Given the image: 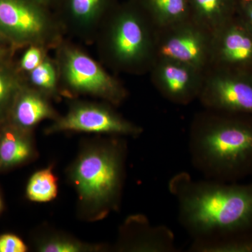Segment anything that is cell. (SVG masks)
<instances>
[{
    "label": "cell",
    "instance_id": "1",
    "mask_svg": "<svg viewBox=\"0 0 252 252\" xmlns=\"http://www.w3.org/2000/svg\"><path fill=\"white\" fill-rule=\"evenodd\" d=\"M168 187L177 200L179 223L192 243L252 233V182L195 180L180 172Z\"/></svg>",
    "mask_w": 252,
    "mask_h": 252
},
{
    "label": "cell",
    "instance_id": "2",
    "mask_svg": "<svg viewBox=\"0 0 252 252\" xmlns=\"http://www.w3.org/2000/svg\"><path fill=\"white\" fill-rule=\"evenodd\" d=\"M190 161L204 178L238 182L252 175V115L203 108L189 132Z\"/></svg>",
    "mask_w": 252,
    "mask_h": 252
},
{
    "label": "cell",
    "instance_id": "3",
    "mask_svg": "<svg viewBox=\"0 0 252 252\" xmlns=\"http://www.w3.org/2000/svg\"><path fill=\"white\" fill-rule=\"evenodd\" d=\"M157 28L138 0L119 1L94 39L100 62L114 72L149 74L157 60Z\"/></svg>",
    "mask_w": 252,
    "mask_h": 252
},
{
    "label": "cell",
    "instance_id": "4",
    "mask_svg": "<svg viewBox=\"0 0 252 252\" xmlns=\"http://www.w3.org/2000/svg\"><path fill=\"white\" fill-rule=\"evenodd\" d=\"M121 137L112 135L83 149L69 169V180L89 220H100L120 205L126 155Z\"/></svg>",
    "mask_w": 252,
    "mask_h": 252
},
{
    "label": "cell",
    "instance_id": "5",
    "mask_svg": "<svg viewBox=\"0 0 252 252\" xmlns=\"http://www.w3.org/2000/svg\"><path fill=\"white\" fill-rule=\"evenodd\" d=\"M54 51L62 97L89 96L114 107L127 99L128 91L122 81L77 44L64 39Z\"/></svg>",
    "mask_w": 252,
    "mask_h": 252
},
{
    "label": "cell",
    "instance_id": "6",
    "mask_svg": "<svg viewBox=\"0 0 252 252\" xmlns=\"http://www.w3.org/2000/svg\"><path fill=\"white\" fill-rule=\"evenodd\" d=\"M0 32L12 48L54 50L64 39L54 11L31 0H0Z\"/></svg>",
    "mask_w": 252,
    "mask_h": 252
},
{
    "label": "cell",
    "instance_id": "7",
    "mask_svg": "<svg viewBox=\"0 0 252 252\" xmlns=\"http://www.w3.org/2000/svg\"><path fill=\"white\" fill-rule=\"evenodd\" d=\"M108 102L72 101L64 115H60L46 129V133L76 132L108 135L137 137L143 132L141 126L130 122Z\"/></svg>",
    "mask_w": 252,
    "mask_h": 252
},
{
    "label": "cell",
    "instance_id": "8",
    "mask_svg": "<svg viewBox=\"0 0 252 252\" xmlns=\"http://www.w3.org/2000/svg\"><path fill=\"white\" fill-rule=\"evenodd\" d=\"M212 36L211 32L190 17L157 28V60H172L205 71L210 63Z\"/></svg>",
    "mask_w": 252,
    "mask_h": 252
},
{
    "label": "cell",
    "instance_id": "9",
    "mask_svg": "<svg viewBox=\"0 0 252 252\" xmlns=\"http://www.w3.org/2000/svg\"><path fill=\"white\" fill-rule=\"evenodd\" d=\"M198 99L205 109L252 115V74L209 68Z\"/></svg>",
    "mask_w": 252,
    "mask_h": 252
},
{
    "label": "cell",
    "instance_id": "10",
    "mask_svg": "<svg viewBox=\"0 0 252 252\" xmlns=\"http://www.w3.org/2000/svg\"><path fill=\"white\" fill-rule=\"evenodd\" d=\"M209 68L252 74V32L237 15L212 32Z\"/></svg>",
    "mask_w": 252,
    "mask_h": 252
},
{
    "label": "cell",
    "instance_id": "11",
    "mask_svg": "<svg viewBox=\"0 0 252 252\" xmlns=\"http://www.w3.org/2000/svg\"><path fill=\"white\" fill-rule=\"evenodd\" d=\"M151 81L164 98L187 105L198 99L203 89L205 71L168 59H157L149 71Z\"/></svg>",
    "mask_w": 252,
    "mask_h": 252
},
{
    "label": "cell",
    "instance_id": "12",
    "mask_svg": "<svg viewBox=\"0 0 252 252\" xmlns=\"http://www.w3.org/2000/svg\"><path fill=\"white\" fill-rule=\"evenodd\" d=\"M119 0H60L54 9L64 34L94 44L104 18Z\"/></svg>",
    "mask_w": 252,
    "mask_h": 252
},
{
    "label": "cell",
    "instance_id": "13",
    "mask_svg": "<svg viewBox=\"0 0 252 252\" xmlns=\"http://www.w3.org/2000/svg\"><path fill=\"white\" fill-rule=\"evenodd\" d=\"M118 250L127 252H174L175 237L168 227L152 225L147 217L135 215L123 225Z\"/></svg>",
    "mask_w": 252,
    "mask_h": 252
},
{
    "label": "cell",
    "instance_id": "14",
    "mask_svg": "<svg viewBox=\"0 0 252 252\" xmlns=\"http://www.w3.org/2000/svg\"><path fill=\"white\" fill-rule=\"evenodd\" d=\"M51 99L40 91L23 83L9 110L12 126L31 131L39 123L54 121L60 114L53 107Z\"/></svg>",
    "mask_w": 252,
    "mask_h": 252
},
{
    "label": "cell",
    "instance_id": "15",
    "mask_svg": "<svg viewBox=\"0 0 252 252\" xmlns=\"http://www.w3.org/2000/svg\"><path fill=\"white\" fill-rule=\"evenodd\" d=\"M189 17L213 32L236 15L237 0H189Z\"/></svg>",
    "mask_w": 252,
    "mask_h": 252
},
{
    "label": "cell",
    "instance_id": "16",
    "mask_svg": "<svg viewBox=\"0 0 252 252\" xmlns=\"http://www.w3.org/2000/svg\"><path fill=\"white\" fill-rule=\"evenodd\" d=\"M29 132L12 125L4 129L0 136V166H15L33 157L34 149Z\"/></svg>",
    "mask_w": 252,
    "mask_h": 252
},
{
    "label": "cell",
    "instance_id": "17",
    "mask_svg": "<svg viewBox=\"0 0 252 252\" xmlns=\"http://www.w3.org/2000/svg\"><path fill=\"white\" fill-rule=\"evenodd\" d=\"M157 28L189 17V0H138Z\"/></svg>",
    "mask_w": 252,
    "mask_h": 252
},
{
    "label": "cell",
    "instance_id": "18",
    "mask_svg": "<svg viewBox=\"0 0 252 252\" xmlns=\"http://www.w3.org/2000/svg\"><path fill=\"white\" fill-rule=\"evenodd\" d=\"M23 78L26 84L51 99L62 97L57 64L49 55L37 67L23 76Z\"/></svg>",
    "mask_w": 252,
    "mask_h": 252
},
{
    "label": "cell",
    "instance_id": "19",
    "mask_svg": "<svg viewBox=\"0 0 252 252\" xmlns=\"http://www.w3.org/2000/svg\"><path fill=\"white\" fill-rule=\"evenodd\" d=\"M26 193L29 200L36 203H46L56 198L58 193L57 179L50 167L39 170L32 176Z\"/></svg>",
    "mask_w": 252,
    "mask_h": 252
},
{
    "label": "cell",
    "instance_id": "20",
    "mask_svg": "<svg viewBox=\"0 0 252 252\" xmlns=\"http://www.w3.org/2000/svg\"><path fill=\"white\" fill-rule=\"evenodd\" d=\"M24 78L18 69L10 67L6 61L0 62V115L11 109Z\"/></svg>",
    "mask_w": 252,
    "mask_h": 252
},
{
    "label": "cell",
    "instance_id": "21",
    "mask_svg": "<svg viewBox=\"0 0 252 252\" xmlns=\"http://www.w3.org/2000/svg\"><path fill=\"white\" fill-rule=\"evenodd\" d=\"M189 252H252V233L204 243H192Z\"/></svg>",
    "mask_w": 252,
    "mask_h": 252
},
{
    "label": "cell",
    "instance_id": "22",
    "mask_svg": "<svg viewBox=\"0 0 252 252\" xmlns=\"http://www.w3.org/2000/svg\"><path fill=\"white\" fill-rule=\"evenodd\" d=\"M37 250L42 252H80L94 250L75 239L62 235H50L37 243Z\"/></svg>",
    "mask_w": 252,
    "mask_h": 252
},
{
    "label": "cell",
    "instance_id": "23",
    "mask_svg": "<svg viewBox=\"0 0 252 252\" xmlns=\"http://www.w3.org/2000/svg\"><path fill=\"white\" fill-rule=\"evenodd\" d=\"M49 50L38 45H31L26 47L18 64V72L23 76L31 72L42 63L49 55Z\"/></svg>",
    "mask_w": 252,
    "mask_h": 252
},
{
    "label": "cell",
    "instance_id": "24",
    "mask_svg": "<svg viewBox=\"0 0 252 252\" xmlns=\"http://www.w3.org/2000/svg\"><path fill=\"white\" fill-rule=\"evenodd\" d=\"M28 248L24 242L16 235H0V252H26Z\"/></svg>",
    "mask_w": 252,
    "mask_h": 252
},
{
    "label": "cell",
    "instance_id": "25",
    "mask_svg": "<svg viewBox=\"0 0 252 252\" xmlns=\"http://www.w3.org/2000/svg\"><path fill=\"white\" fill-rule=\"evenodd\" d=\"M236 15L252 32V0H237Z\"/></svg>",
    "mask_w": 252,
    "mask_h": 252
},
{
    "label": "cell",
    "instance_id": "26",
    "mask_svg": "<svg viewBox=\"0 0 252 252\" xmlns=\"http://www.w3.org/2000/svg\"><path fill=\"white\" fill-rule=\"evenodd\" d=\"M32 1L37 3V4L42 5L46 7L49 8L54 11L59 4L60 0H31Z\"/></svg>",
    "mask_w": 252,
    "mask_h": 252
},
{
    "label": "cell",
    "instance_id": "27",
    "mask_svg": "<svg viewBox=\"0 0 252 252\" xmlns=\"http://www.w3.org/2000/svg\"><path fill=\"white\" fill-rule=\"evenodd\" d=\"M11 52V48L4 47V46H0V62L6 61V58L8 54Z\"/></svg>",
    "mask_w": 252,
    "mask_h": 252
},
{
    "label": "cell",
    "instance_id": "28",
    "mask_svg": "<svg viewBox=\"0 0 252 252\" xmlns=\"http://www.w3.org/2000/svg\"><path fill=\"white\" fill-rule=\"evenodd\" d=\"M6 45L10 46V44L7 42V41L4 39V36H3L2 34H1V32H0V46H4V47H6Z\"/></svg>",
    "mask_w": 252,
    "mask_h": 252
},
{
    "label": "cell",
    "instance_id": "29",
    "mask_svg": "<svg viewBox=\"0 0 252 252\" xmlns=\"http://www.w3.org/2000/svg\"><path fill=\"white\" fill-rule=\"evenodd\" d=\"M1 207H2V203H1V198H0V211H1Z\"/></svg>",
    "mask_w": 252,
    "mask_h": 252
}]
</instances>
